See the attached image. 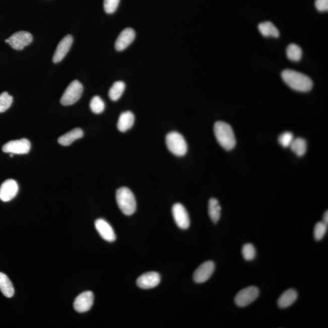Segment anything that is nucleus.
I'll list each match as a JSON object with an SVG mask.
<instances>
[{
	"mask_svg": "<svg viewBox=\"0 0 328 328\" xmlns=\"http://www.w3.org/2000/svg\"><path fill=\"white\" fill-rule=\"evenodd\" d=\"M282 78L287 86L297 92L306 93L312 89L311 79L303 73L294 70H284L282 72Z\"/></svg>",
	"mask_w": 328,
	"mask_h": 328,
	"instance_id": "f257e3e1",
	"label": "nucleus"
},
{
	"mask_svg": "<svg viewBox=\"0 0 328 328\" xmlns=\"http://www.w3.org/2000/svg\"><path fill=\"white\" fill-rule=\"evenodd\" d=\"M216 140L225 150H232L236 145V138L233 130L229 124L224 122H216L214 125Z\"/></svg>",
	"mask_w": 328,
	"mask_h": 328,
	"instance_id": "f03ea898",
	"label": "nucleus"
},
{
	"mask_svg": "<svg viewBox=\"0 0 328 328\" xmlns=\"http://www.w3.org/2000/svg\"><path fill=\"white\" fill-rule=\"evenodd\" d=\"M116 198L118 207L124 215H132L136 212V198L127 187H121L117 190Z\"/></svg>",
	"mask_w": 328,
	"mask_h": 328,
	"instance_id": "7ed1b4c3",
	"label": "nucleus"
},
{
	"mask_svg": "<svg viewBox=\"0 0 328 328\" xmlns=\"http://www.w3.org/2000/svg\"><path fill=\"white\" fill-rule=\"evenodd\" d=\"M166 145L172 154L177 156H183L187 153L188 146L182 134L173 131L167 135Z\"/></svg>",
	"mask_w": 328,
	"mask_h": 328,
	"instance_id": "20e7f679",
	"label": "nucleus"
},
{
	"mask_svg": "<svg viewBox=\"0 0 328 328\" xmlns=\"http://www.w3.org/2000/svg\"><path fill=\"white\" fill-rule=\"evenodd\" d=\"M84 87L77 80L72 81L64 92L60 99V103L64 106L74 104L81 98Z\"/></svg>",
	"mask_w": 328,
	"mask_h": 328,
	"instance_id": "39448f33",
	"label": "nucleus"
},
{
	"mask_svg": "<svg viewBox=\"0 0 328 328\" xmlns=\"http://www.w3.org/2000/svg\"><path fill=\"white\" fill-rule=\"evenodd\" d=\"M33 40L32 34L27 31H19L14 33L5 42L16 50H22L25 47L30 45Z\"/></svg>",
	"mask_w": 328,
	"mask_h": 328,
	"instance_id": "423d86ee",
	"label": "nucleus"
},
{
	"mask_svg": "<svg viewBox=\"0 0 328 328\" xmlns=\"http://www.w3.org/2000/svg\"><path fill=\"white\" fill-rule=\"evenodd\" d=\"M259 295V289L256 286L243 289L236 294L235 302L239 307H245L254 302Z\"/></svg>",
	"mask_w": 328,
	"mask_h": 328,
	"instance_id": "0eeeda50",
	"label": "nucleus"
},
{
	"mask_svg": "<svg viewBox=\"0 0 328 328\" xmlns=\"http://www.w3.org/2000/svg\"><path fill=\"white\" fill-rule=\"evenodd\" d=\"M31 146L30 142L26 139L12 140L3 146V151L7 153L25 154L29 153Z\"/></svg>",
	"mask_w": 328,
	"mask_h": 328,
	"instance_id": "6e6552de",
	"label": "nucleus"
},
{
	"mask_svg": "<svg viewBox=\"0 0 328 328\" xmlns=\"http://www.w3.org/2000/svg\"><path fill=\"white\" fill-rule=\"evenodd\" d=\"M172 213L174 220L178 227L187 229L190 227V221L188 212L183 204L177 203L173 206Z\"/></svg>",
	"mask_w": 328,
	"mask_h": 328,
	"instance_id": "1a4fd4ad",
	"label": "nucleus"
},
{
	"mask_svg": "<svg viewBox=\"0 0 328 328\" xmlns=\"http://www.w3.org/2000/svg\"><path fill=\"white\" fill-rule=\"evenodd\" d=\"M215 263L212 261L204 262L196 269L193 274V280L196 283L207 282L215 271Z\"/></svg>",
	"mask_w": 328,
	"mask_h": 328,
	"instance_id": "9d476101",
	"label": "nucleus"
},
{
	"mask_svg": "<svg viewBox=\"0 0 328 328\" xmlns=\"http://www.w3.org/2000/svg\"><path fill=\"white\" fill-rule=\"evenodd\" d=\"M95 296L92 291L81 293L75 298L74 302V309L79 313H84L92 308L93 305Z\"/></svg>",
	"mask_w": 328,
	"mask_h": 328,
	"instance_id": "9b49d317",
	"label": "nucleus"
},
{
	"mask_svg": "<svg viewBox=\"0 0 328 328\" xmlns=\"http://www.w3.org/2000/svg\"><path fill=\"white\" fill-rule=\"evenodd\" d=\"M19 192V185L14 180H8L0 187V200L4 202L10 201L16 197Z\"/></svg>",
	"mask_w": 328,
	"mask_h": 328,
	"instance_id": "f8f14e48",
	"label": "nucleus"
},
{
	"mask_svg": "<svg viewBox=\"0 0 328 328\" xmlns=\"http://www.w3.org/2000/svg\"><path fill=\"white\" fill-rule=\"evenodd\" d=\"M160 282V275L156 272H150L140 275L137 279L136 284L140 288L149 289L156 287Z\"/></svg>",
	"mask_w": 328,
	"mask_h": 328,
	"instance_id": "ddd939ff",
	"label": "nucleus"
},
{
	"mask_svg": "<svg viewBox=\"0 0 328 328\" xmlns=\"http://www.w3.org/2000/svg\"><path fill=\"white\" fill-rule=\"evenodd\" d=\"M135 31L130 28H126L121 32L115 42V48L118 51H122L127 48L135 39Z\"/></svg>",
	"mask_w": 328,
	"mask_h": 328,
	"instance_id": "4468645a",
	"label": "nucleus"
},
{
	"mask_svg": "<svg viewBox=\"0 0 328 328\" xmlns=\"http://www.w3.org/2000/svg\"><path fill=\"white\" fill-rule=\"evenodd\" d=\"M73 43V38L71 35H68L61 40L55 51L52 61L54 63L60 62L71 49Z\"/></svg>",
	"mask_w": 328,
	"mask_h": 328,
	"instance_id": "2eb2a0df",
	"label": "nucleus"
},
{
	"mask_svg": "<svg viewBox=\"0 0 328 328\" xmlns=\"http://www.w3.org/2000/svg\"><path fill=\"white\" fill-rule=\"evenodd\" d=\"M95 227L99 235L108 242H112L116 239L115 232L108 222L103 219H98L95 222Z\"/></svg>",
	"mask_w": 328,
	"mask_h": 328,
	"instance_id": "dca6fc26",
	"label": "nucleus"
},
{
	"mask_svg": "<svg viewBox=\"0 0 328 328\" xmlns=\"http://www.w3.org/2000/svg\"><path fill=\"white\" fill-rule=\"evenodd\" d=\"M84 136V131L80 128H74L69 132L63 134L58 138V142L63 146H68L75 140L81 138Z\"/></svg>",
	"mask_w": 328,
	"mask_h": 328,
	"instance_id": "f3484780",
	"label": "nucleus"
},
{
	"mask_svg": "<svg viewBox=\"0 0 328 328\" xmlns=\"http://www.w3.org/2000/svg\"><path fill=\"white\" fill-rule=\"evenodd\" d=\"M134 123V116L131 111H125L122 113L118 119V130L121 132H125L133 127Z\"/></svg>",
	"mask_w": 328,
	"mask_h": 328,
	"instance_id": "a211bd4d",
	"label": "nucleus"
},
{
	"mask_svg": "<svg viewBox=\"0 0 328 328\" xmlns=\"http://www.w3.org/2000/svg\"><path fill=\"white\" fill-rule=\"evenodd\" d=\"M297 297V292L295 290L293 289L287 290L278 299V305L280 308H286L291 306L296 301Z\"/></svg>",
	"mask_w": 328,
	"mask_h": 328,
	"instance_id": "6ab92c4d",
	"label": "nucleus"
},
{
	"mask_svg": "<svg viewBox=\"0 0 328 328\" xmlns=\"http://www.w3.org/2000/svg\"><path fill=\"white\" fill-rule=\"evenodd\" d=\"M262 36L268 37L278 38L280 36V32L273 23L271 22H265L260 23L258 26Z\"/></svg>",
	"mask_w": 328,
	"mask_h": 328,
	"instance_id": "aec40b11",
	"label": "nucleus"
},
{
	"mask_svg": "<svg viewBox=\"0 0 328 328\" xmlns=\"http://www.w3.org/2000/svg\"><path fill=\"white\" fill-rule=\"evenodd\" d=\"M0 291L6 297L11 298L14 295L13 283L7 275L0 272Z\"/></svg>",
	"mask_w": 328,
	"mask_h": 328,
	"instance_id": "412c9836",
	"label": "nucleus"
},
{
	"mask_svg": "<svg viewBox=\"0 0 328 328\" xmlns=\"http://www.w3.org/2000/svg\"><path fill=\"white\" fill-rule=\"evenodd\" d=\"M209 215L214 223H217L221 216V207L215 198H211L209 201Z\"/></svg>",
	"mask_w": 328,
	"mask_h": 328,
	"instance_id": "4be33fe9",
	"label": "nucleus"
},
{
	"mask_svg": "<svg viewBox=\"0 0 328 328\" xmlns=\"http://www.w3.org/2000/svg\"><path fill=\"white\" fill-rule=\"evenodd\" d=\"M125 89V84L124 81H116L111 87L109 91V97L111 101H118L124 93Z\"/></svg>",
	"mask_w": 328,
	"mask_h": 328,
	"instance_id": "5701e85b",
	"label": "nucleus"
},
{
	"mask_svg": "<svg viewBox=\"0 0 328 328\" xmlns=\"http://www.w3.org/2000/svg\"><path fill=\"white\" fill-rule=\"evenodd\" d=\"M289 147H291V150L298 156H302L306 153L307 143L305 140L298 137V138L293 140Z\"/></svg>",
	"mask_w": 328,
	"mask_h": 328,
	"instance_id": "b1692460",
	"label": "nucleus"
},
{
	"mask_svg": "<svg viewBox=\"0 0 328 328\" xmlns=\"http://www.w3.org/2000/svg\"><path fill=\"white\" fill-rule=\"evenodd\" d=\"M286 55L290 60L300 61L302 57V49L296 44L292 43L287 47Z\"/></svg>",
	"mask_w": 328,
	"mask_h": 328,
	"instance_id": "393cba45",
	"label": "nucleus"
},
{
	"mask_svg": "<svg viewBox=\"0 0 328 328\" xmlns=\"http://www.w3.org/2000/svg\"><path fill=\"white\" fill-rule=\"evenodd\" d=\"M90 107L92 112L95 114H101L105 110V105L103 100L100 97H94L90 102Z\"/></svg>",
	"mask_w": 328,
	"mask_h": 328,
	"instance_id": "a878e982",
	"label": "nucleus"
},
{
	"mask_svg": "<svg viewBox=\"0 0 328 328\" xmlns=\"http://www.w3.org/2000/svg\"><path fill=\"white\" fill-rule=\"evenodd\" d=\"M13 102V96L9 95L7 92L2 93L0 95V113L8 110L11 107Z\"/></svg>",
	"mask_w": 328,
	"mask_h": 328,
	"instance_id": "bb28decb",
	"label": "nucleus"
},
{
	"mask_svg": "<svg viewBox=\"0 0 328 328\" xmlns=\"http://www.w3.org/2000/svg\"><path fill=\"white\" fill-rule=\"evenodd\" d=\"M327 230V225L323 221L318 222L315 224L314 230V236L316 241H320L326 234Z\"/></svg>",
	"mask_w": 328,
	"mask_h": 328,
	"instance_id": "cd10ccee",
	"label": "nucleus"
},
{
	"mask_svg": "<svg viewBox=\"0 0 328 328\" xmlns=\"http://www.w3.org/2000/svg\"><path fill=\"white\" fill-rule=\"evenodd\" d=\"M242 254L243 257L246 261H252L256 256V250L253 244L248 243L243 245L242 249Z\"/></svg>",
	"mask_w": 328,
	"mask_h": 328,
	"instance_id": "c85d7f7f",
	"label": "nucleus"
},
{
	"mask_svg": "<svg viewBox=\"0 0 328 328\" xmlns=\"http://www.w3.org/2000/svg\"><path fill=\"white\" fill-rule=\"evenodd\" d=\"M120 0H104V7L105 13L108 14L115 13L119 7Z\"/></svg>",
	"mask_w": 328,
	"mask_h": 328,
	"instance_id": "c756f323",
	"label": "nucleus"
},
{
	"mask_svg": "<svg viewBox=\"0 0 328 328\" xmlns=\"http://www.w3.org/2000/svg\"><path fill=\"white\" fill-rule=\"evenodd\" d=\"M294 140V136L291 132H285L282 134L278 138V142L280 144L283 146V147H289L291 145L292 142Z\"/></svg>",
	"mask_w": 328,
	"mask_h": 328,
	"instance_id": "7c9ffc66",
	"label": "nucleus"
},
{
	"mask_svg": "<svg viewBox=\"0 0 328 328\" xmlns=\"http://www.w3.org/2000/svg\"><path fill=\"white\" fill-rule=\"evenodd\" d=\"M315 5L318 11L325 12L328 10V0H315Z\"/></svg>",
	"mask_w": 328,
	"mask_h": 328,
	"instance_id": "2f4dec72",
	"label": "nucleus"
},
{
	"mask_svg": "<svg viewBox=\"0 0 328 328\" xmlns=\"http://www.w3.org/2000/svg\"><path fill=\"white\" fill-rule=\"evenodd\" d=\"M323 222H324L325 224L327 225V224H328V213H327V211H326V212L324 213V216H323Z\"/></svg>",
	"mask_w": 328,
	"mask_h": 328,
	"instance_id": "473e14b6",
	"label": "nucleus"
}]
</instances>
